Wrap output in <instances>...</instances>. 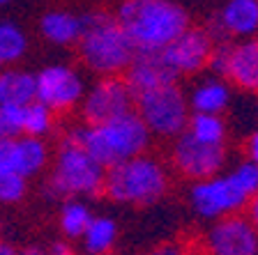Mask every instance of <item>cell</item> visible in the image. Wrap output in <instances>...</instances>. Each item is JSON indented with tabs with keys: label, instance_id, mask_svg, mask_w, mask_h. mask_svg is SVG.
<instances>
[{
	"label": "cell",
	"instance_id": "cell-3",
	"mask_svg": "<svg viewBox=\"0 0 258 255\" xmlns=\"http://www.w3.org/2000/svg\"><path fill=\"white\" fill-rule=\"evenodd\" d=\"M81 21L83 32L76 44L81 64L99 78L122 76L134 60L136 48L115 21V14L106 10H92L81 16Z\"/></svg>",
	"mask_w": 258,
	"mask_h": 255
},
{
	"label": "cell",
	"instance_id": "cell-22",
	"mask_svg": "<svg viewBox=\"0 0 258 255\" xmlns=\"http://www.w3.org/2000/svg\"><path fill=\"white\" fill-rule=\"evenodd\" d=\"M58 115L51 113L39 101H30L21 106V136H35V138H48L55 129Z\"/></svg>",
	"mask_w": 258,
	"mask_h": 255
},
{
	"label": "cell",
	"instance_id": "cell-19",
	"mask_svg": "<svg viewBox=\"0 0 258 255\" xmlns=\"http://www.w3.org/2000/svg\"><path fill=\"white\" fill-rule=\"evenodd\" d=\"M231 101V88L224 80H205L196 90L191 92L189 99V108L191 113H212V115H221Z\"/></svg>",
	"mask_w": 258,
	"mask_h": 255
},
{
	"label": "cell",
	"instance_id": "cell-10",
	"mask_svg": "<svg viewBox=\"0 0 258 255\" xmlns=\"http://www.w3.org/2000/svg\"><path fill=\"white\" fill-rule=\"evenodd\" d=\"M35 101H39L55 115H67L79 108L86 95V83L70 64H48L35 74Z\"/></svg>",
	"mask_w": 258,
	"mask_h": 255
},
{
	"label": "cell",
	"instance_id": "cell-14",
	"mask_svg": "<svg viewBox=\"0 0 258 255\" xmlns=\"http://www.w3.org/2000/svg\"><path fill=\"white\" fill-rule=\"evenodd\" d=\"M51 159L53 152L46 138H35V136L0 138V168L26 177L28 182L42 175L51 165Z\"/></svg>",
	"mask_w": 258,
	"mask_h": 255
},
{
	"label": "cell",
	"instance_id": "cell-8",
	"mask_svg": "<svg viewBox=\"0 0 258 255\" xmlns=\"http://www.w3.org/2000/svg\"><path fill=\"white\" fill-rule=\"evenodd\" d=\"M187 255H258V230L247 214L221 216L194 244L182 241Z\"/></svg>",
	"mask_w": 258,
	"mask_h": 255
},
{
	"label": "cell",
	"instance_id": "cell-13",
	"mask_svg": "<svg viewBox=\"0 0 258 255\" xmlns=\"http://www.w3.org/2000/svg\"><path fill=\"white\" fill-rule=\"evenodd\" d=\"M215 44L217 42L205 28L189 26L161 51V58L166 60V64L173 69V74L177 78L180 76H194L210 67Z\"/></svg>",
	"mask_w": 258,
	"mask_h": 255
},
{
	"label": "cell",
	"instance_id": "cell-28",
	"mask_svg": "<svg viewBox=\"0 0 258 255\" xmlns=\"http://www.w3.org/2000/svg\"><path fill=\"white\" fill-rule=\"evenodd\" d=\"M244 152H247V156H249L247 161H251V163L258 165V129L247 138V143H244Z\"/></svg>",
	"mask_w": 258,
	"mask_h": 255
},
{
	"label": "cell",
	"instance_id": "cell-17",
	"mask_svg": "<svg viewBox=\"0 0 258 255\" xmlns=\"http://www.w3.org/2000/svg\"><path fill=\"white\" fill-rule=\"evenodd\" d=\"M39 32L48 44L76 46L83 32V21L79 14H72L67 10H48L39 19Z\"/></svg>",
	"mask_w": 258,
	"mask_h": 255
},
{
	"label": "cell",
	"instance_id": "cell-9",
	"mask_svg": "<svg viewBox=\"0 0 258 255\" xmlns=\"http://www.w3.org/2000/svg\"><path fill=\"white\" fill-rule=\"evenodd\" d=\"M134 106L136 97L122 76H102L90 90H86L79 113L83 124H102L132 113Z\"/></svg>",
	"mask_w": 258,
	"mask_h": 255
},
{
	"label": "cell",
	"instance_id": "cell-2",
	"mask_svg": "<svg viewBox=\"0 0 258 255\" xmlns=\"http://www.w3.org/2000/svg\"><path fill=\"white\" fill-rule=\"evenodd\" d=\"M113 14L136 51H164L191 26L187 10L173 0H120Z\"/></svg>",
	"mask_w": 258,
	"mask_h": 255
},
{
	"label": "cell",
	"instance_id": "cell-25",
	"mask_svg": "<svg viewBox=\"0 0 258 255\" xmlns=\"http://www.w3.org/2000/svg\"><path fill=\"white\" fill-rule=\"evenodd\" d=\"M28 196V180L0 168V205H19Z\"/></svg>",
	"mask_w": 258,
	"mask_h": 255
},
{
	"label": "cell",
	"instance_id": "cell-27",
	"mask_svg": "<svg viewBox=\"0 0 258 255\" xmlns=\"http://www.w3.org/2000/svg\"><path fill=\"white\" fill-rule=\"evenodd\" d=\"M148 255H187V248L182 241H164V244L155 246Z\"/></svg>",
	"mask_w": 258,
	"mask_h": 255
},
{
	"label": "cell",
	"instance_id": "cell-18",
	"mask_svg": "<svg viewBox=\"0 0 258 255\" xmlns=\"http://www.w3.org/2000/svg\"><path fill=\"white\" fill-rule=\"evenodd\" d=\"M37 83L35 74L21 67L0 69V106H26L35 101Z\"/></svg>",
	"mask_w": 258,
	"mask_h": 255
},
{
	"label": "cell",
	"instance_id": "cell-16",
	"mask_svg": "<svg viewBox=\"0 0 258 255\" xmlns=\"http://www.w3.org/2000/svg\"><path fill=\"white\" fill-rule=\"evenodd\" d=\"M122 78L127 80L134 97L152 90V88H159V85L177 83V76L173 74L166 60L161 58V51H136L134 60L122 74Z\"/></svg>",
	"mask_w": 258,
	"mask_h": 255
},
{
	"label": "cell",
	"instance_id": "cell-29",
	"mask_svg": "<svg viewBox=\"0 0 258 255\" xmlns=\"http://www.w3.org/2000/svg\"><path fill=\"white\" fill-rule=\"evenodd\" d=\"M247 216L251 218V223L256 225V230H258V193L251 198V202H249V207H247Z\"/></svg>",
	"mask_w": 258,
	"mask_h": 255
},
{
	"label": "cell",
	"instance_id": "cell-11",
	"mask_svg": "<svg viewBox=\"0 0 258 255\" xmlns=\"http://www.w3.org/2000/svg\"><path fill=\"white\" fill-rule=\"evenodd\" d=\"M208 69L224 76L233 88L258 95V37H247L237 44H215Z\"/></svg>",
	"mask_w": 258,
	"mask_h": 255
},
{
	"label": "cell",
	"instance_id": "cell-7",
	"mask_svg": "<svg viewBox=\"0 0 258 255\" xmlns=\"http://www.w3.org/2000/svg\"><path fill=\"white\" fill-rule=\"evenodd\" d=\"M134 111L139 113L148 131L159 138H177L187 129L191 115L189 101L177 83L159 85L136 95Z\"/></svg>",
	"mask_w": 258,
	"mask_h": 255
},
{
	"label": "cell",
	"instance_id": "cell-21",
	"mask_svg": "<svg viewBox=\"0 0 258 255\" xmlns=\"http://www.w3.org/2000/svg\"><path fill=\"white\" fill-rule=\"evenodd\" d=\"M90 221H92V212L88 209L86 202H81L79 198L62 200L60 214H58V225H60V232L67 239H81Z\"/></svg>",
	"mask_w": 258,
	"mask_h": 255
},
{
	"label": "cell",
	"instance_id": "cell-20",
	"mask_svg": "<svg viewBox=\"0 0 258 255\" xmlns=\"http://www.w3.org/2000/svg\"><path fill=\"white\" fill-rule=\"evenodd\" d=\"M118 239V225L108 216H92L86 232L81 237L86 255H108Z\"/></svg>",
	"mask_w": 258,
	"mask_h": 255
},
{
	"label": "cell",
	"instance_id": "cell-31",
	"mask_svg": "<svg viewBox=\"0 0 258 255\" xmlns=\"http://www.w3.org/2000/svg\"><path fill=\"white\" fill-rule=\"evenodd\" d=\"M10 3H12V0H0V7H3V5H10Z\"/></svg>",
	"mask_w": 258,
	"mask_h": 255
},
{
	"label": "cell",
	"instance_id": "cell-4",
	"mask_svg": "<svg viewBox=\"0 0 258 255\" xmlns=\"http://www.w3.org/2000/svg\"><path fill=\"white\" fill-rule=\"evenodd\" d=\"M168 170L157 156L143 154L132 156L127 161L106 168L104 175V191L108 200L132 207H148L168 193Z\"/></svg>",
	"mask_w": 258,
	"mask_h": 255
},
{
	"label": "cell",
	"instance_id": "cell-12",
	"mask_svg": "<svg viewBox=\"0 0 258 255\" xmlns=\"http://www.w3.org/2000/svg\"><path fill=\"white\" fill-rule=\"evenodd\" d=\"M171 163L180 177L203 182L221 173L226 163V147L201 143L189 131H182L171 147Z\"/></svg>",
	"mask_w": 258,
	"mask_h": 255
},
{
	"label": "cell",
	"instance_id": "cell-33",
	"mask_svg": "<svg viewBox=\"0 0 258 255\" xmlns=\"http://www.w3.org/2000/svg\"><path fill=\"white\" fill-rule=\"evenodd\" d=\"M108 255H111V253H108Z\"/></svg>",
	"mask_w": 258,
	"mask_h": 255
},
{
	"label": "cell",
	"instance_id": "cell-30",
	"mask_svg": "<svg viewBox=\"0 0 258 255\" xmlns=\"http://www.w3.org/2000/svg\"><path fill=\"white\" fill-rule=\"evenodd\" d=\"M0 255H19V248H14L10 241H5L0 237Z\"/></svg>",
	"mask_w": 258,
	"mask_h": 255
},
{
	"label": "cell",
	"instance_id": "cell-23",
	"mask_svg": "<svg viewBox=\"0 0 258 255\" xmlns=\"http://www.w3.org/2000/svg\"><path fill=\"white\" fill-rule=\"evenodd\" d=\"M28 53V35L12 21L0 23V67H16Z\"/></svg>",
	"mask_w": 258,
	"mask_h": 255
},
{
	"label": "cell",
	"instance_id": "cell-15",
	"mask_svg": "<svg viewBox=\"0 0 258 255\" xmlns=\"http://www.w3.org/2000/svg\"><path fill=\"white\" fill-rule=\"evenodd\" d=\"M212 39L253 37L258 32V0H228L212 19Z\"/></svg>",
	"mask_w": 258,
	"mask_h": 255
},
{
	"label": "cell",
	"instance_id": "cell-1",
	"mask_svg": "<svg viewBox=\"0 0 258 255\" xmlns=\"http://www.w3.org/2000/svg\"><path fill=\"white\" fill-rule=\"evenodd\" d=\"M64 140L81 145L88 154L104 168L127 161L132 156H139L148 152L152 140V133L143 124L139 113L132 111L127 115L113 117L102 124H83L72 127L62 133Z\"/></svg>",
	"mask_w": 258,
	"mask_h": 255
},
{
	"label": "cell",
	"instance_id": "cell-32",
	"mask_svg": "<svg viewBox=\"0 0 258 255\" xmlns=\"http://www.w3.org/2000/svg\"><path fill=\"white\" fill-rule=\"evenodd\" d=\"M0 69H3V67H0Z\"/></svg>",
	"mask_w": 258,
	"mask_h": 255
},
{
	"label": "cell",
	"instance_id": "cell-26",
	"mask_svg": "<svg viewBox=\"0 0 258 255\" xmlns=\"http://www.w3.org/2000/svg\"><path fill=\"white\" fill-rule=\"evenodd\" d=\"M19 255H76L70 244L64 241H55L51 246H26L19 250Z\"/></svg>",
	"mask_w": 258,
	"mask_h": 255
},
{
	"label": "cell",
	"instance_id": "cell-24",
	"mask_svg": "<svg viewBox=\"0 0 258 255\" xmlns=\"http://www.w3.org/2000/svg\"><path fill=\"white\" fill-rule=\"evenodd\" d=\"M184 131H189L196 140L208 143V145H224L226 143V122L221 120V115L191 113Z\"/></svg>",
	"mask_w": 258,
	"mask_h": 255
},
{
	"label": "cell",
	"instance_id": "cell-6",
	"mask_svg": "<svg viewBox=\"0 0 258 255\" xmlns=\"http://www.w3.org/2000/svg\"><path fill=\"white\" fill-rule=\"evenodd\" d=\"M258 193V165L251 161H242L240 165L210 180L194 182L191 207L203 218H221L240 214L249 207L251 198Z\"/></svg>",
	"mask_w": 258,
	"mask_h": 255
},
{
	"label": "cell",
	"instance_id": "cell-5",
	"mask_svg": "<svg viewBox=\"0 0 258 255\" xmlns=\"http://www.w3.org/2000/svg\"><path fill=\"white\" fill-rule=\"evenodd\" d=\"M104 175L106 168L97 163L81 145L60 138V145L51 159V173L44 186V196L55 202L102 196Z\"/></svg>",
	"mask_w": 258,
	"mask_h": 255
}]
</instances>
